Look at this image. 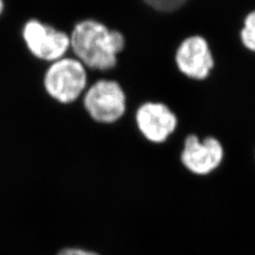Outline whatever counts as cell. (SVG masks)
I'll return each mask as SVG.
<instances>
[{
  "label": "cell",
  "mask_w": 255,
  "mask_h": 255,
  "mask_svg": "<svg viewBox=\"0 0 255 255\" xmlns=\"http://www.w3.org/2000/svg\"><path fill=\"white\" fill-rule=\"evenodd\" d=\"M69 35V53L91 72L104 74L114 70L126 46L122 32L96 19H83L76 23Z\"/></svg>",
  "instance_id": "obj_1"
},
{
  "label": "cell",
  "mask_w": 255,
  "mask_h": 255,
  "mask_svg": "<svg viewBox=\"0 0 255 255\" xmlns=\"http://www.w3.org/2000/svg\"><path fill=\"white\" fill-rule=\"evenodd\" d=\"M43 86L52 101L64 106L81 101L89 86V71L77 58L66 55L46 66Z\"/></svg>",
  "instance_id": "obj_2"
},
{
  "label": "cell",
  "mask_w": 255,
  "mask_h": 255,
  "mask_svg": "<svg viewBox=\"0 0 255 255\" xmlns=\"http://www.w3.org/2000/svg\"><path fill=\"white\" fill-rule=\"evenodd\" d=\"M81 102L92 121L100 125L117 124L127 114L126 92L118 81L112 79L99 78L92 82Z\"/></svg>",
  "instance_id": "obj_3"
},
{
  "label": "cell",
  "mask_w": 255,
  "mask_h": 255,
  "mask_svg": "<svg viewBox=\"0 0 255 255\" xmlns=\"http://www.w3.org/2000/svg\"><path fill=\"white\" fill-rule=\"evenodd\" d=\"M21 37L27 52L44 64H51L70 52L69 33L39 19L26 21Z\"/></svg>",
  "instance_id": "obj_4"
},
{
  "label": "cell",
  "mask_w": 255,
  "mask_h": 255,
  "mask_svg": "<svg viewBox=\"0 0 255 255\" xmlns=\"http://www.w3.org/2000/svg\"><path fill=\"white\" fill-rule=\"evenodd\" d=\"M139 134L152 144H164L173 135L179 119L169 105L162 101H145L134 113Z\"/></svg>",
  "instance_id": "obj_5"
},
{
  "label": "cell",
  "mask_w": 255,
  "mask_h": 255,
  "mask_svg": "<svg viewBox=\"0 0 255 255\" xmlns=\"http://www.w3.org/2000/svg\"><path fill=\"white\" fill-rule=\"evenodd\" d=\"M224 157V146L216 137L207 136L201 140L196 134H188L184 138L181 161L190 173L210 175L221 165Z\"/></svg>",
  "instance_id": "obj_6"
},
{
  "label": "cell",
  "mask_w": 255,
  "mask_h": 255,
  "mask_svg": "<svg viewBox=\"0 0 255 255\" xmlns=\"http://www.w3.org/2000/svg\"><path fill=\"white\" fill-rule=\"evenodd\" d=\"M178 72L191 80H204L214 68L215 61L208 42L202 36L185 37L174 52Z\"/></svg>",
  "instance_id": "obj_7"
},
{
  "label": "cell",
  "mask_w": 255,
  "mask_h": 255,
  "mask_svg": "<svg viewBox=\"0 0 255 255\" xmlns=\"http://www.w3.org/2000/svg\"><path fill=\"white\" fill-rule=\"evenodd\" d=\"M149 8L164 14L180 11L189 0H143Z\"/></svg>",
  "instance_id": "obj_8"
},
{
  "label": "cell",
  "mask_w": 255,
  "mask_h": 255,
  "mask_svg": "<svg viewBox=\"0 0 255 255\" xmlns=\"http://www.w3.org/2000/svg\"><path fill=\"white\" fill-rule=\"evenodd\" d=\"M240 36L245 47L255 52V10L247 15Z\"/></svg>",
  "instance_id": "obj_9"
},
{
  "label": "cell",
  "mask_w": 255,
  "mask_h": 255,
  "mask_svg": "<svg viewBox=\"0 0 255 255\" xmlns=\"http://www.w3.org/2000/svg\"><path fill=\"white\" fill-rule=\"evenodd\" d=\"M57 255H100L97 253L90 252V251H85L82 249H78V248H67L61 251Z\"/></svg>",
  "instance_id": "obj_10"
},
{
  "label": "cell",
  "mask_w": 255,
  "mask_h": 255,
  "mask_svg": "<svg viewBox=\"0 0 255 255\" xmlns=\"http://www.w3.org/2000/svg\"><path fill=\"white\" fill-rule=\"evenodd\" d=\"M5 8H6V4H5V0H0V17L2 16V14L5 11Z\"/></svg>",
  "instance_id": "obj_11"
}]
</instances>
